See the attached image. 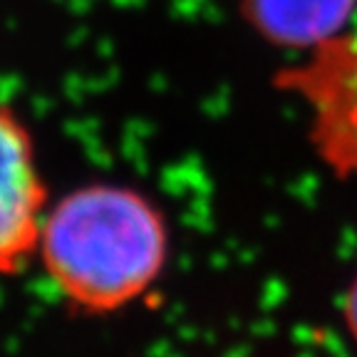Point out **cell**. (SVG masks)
Instances as JSON below:
<instances>
[{"instance_id": "1", "label": "cell", "mask_w": 357, "mask_h": 357, "mask_svg": "<svg viewBox=\"0 0 357 357\" xmlns=\"http://www.w3.org/2000/svg\"><path fill=\"white\" fill-rule=\"evenodd\" d=\"M162 213L127 186L92 184L47 208L40 258L60 293L84 312H114L156 283L167 263Z\"/></svg>"}, {"instance_id": "2", "label": "cell", "mask_w": 357, "mask_h": 357, "mask_svg": "<svg viewBox=\"0 0 357 357\" xmlns=\"http://www.w3.org/2000/svg\"><path fill=\"white\" fill-rule=\"evenodd\" d=\"M275 84L310 112V139L340 178H357V33H340L278 73Z\"/></svg>"}, {"instance_id": "3", "label": "cell", "mask_w": 357, "mask_h": 357, "mask_svg": "<svg viewBox=\"0 0 357 357\" xmlns=\"http://www.w3.org/2000/svg\"><path fill=\"white\" fill-rule=\"evenodd\" d=\"M47 186L35 162L33 137L0 105V273H15L40 245Z\"/></svg>"}, {"instance_id": "4", "label": "cell", "mask_w": 357, "mask_h": 357, "mask_svg": "<svg viewBox=\"0 0 357 357\" xmlns=\"http://www.w3.org/2000/svg\"><path fill=\"white\" fill-rule=\"evenodd\" d=\"M355 0H243L241 10L261 38L283 47H305L342 33Z\"/></svg>"}, {"instance_id": "5", "label": "cell", "mask_w": 357, "mask_h": 357, "mask_svg": "<svg viewBox=\"0 0 357 357\" xmlns=\"http://www.w3.org/2000/svg\"><path fill=\"white\" fill-rule=\"evenodd\" d=\"M342 315H345L347 333H350L352 342L357 345V275L352 278L350 288L345 293V303H342Z\"/></svg>"}]
</instances>
